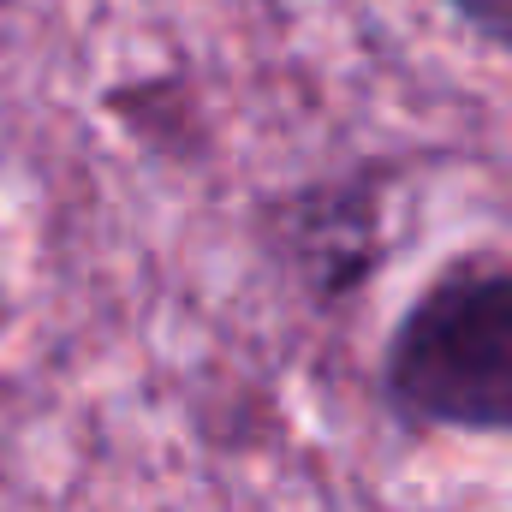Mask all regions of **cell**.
<instances>
[{"label": "cell", "instance_id": "obj_2", "mask_svg": "<svg viewBox=\"0 0 512 512\" xmlns=\"http://www.w3.org/2000/svg\"><path fill=\"white\" fill-rule=\"evenodd\" d=\"M382 209L387 167H370V173H334V179H310L286 197H268L256 209V227H262L268 256L304 286V298L340 304V298L364 292L370 274L382 268Z\"/></svg>", "mask_w": 512, "mask_h": 512}, {"label": "cell", "instance_id": "obj_1", "mask_svg": "<svg viewBox=\"0 0 512 512\" xmlns=\"http://www.w3.org/2000/svg\"><path fill=\"white\" fill-rule=\"evenodd\" d=\"M405 429L512 441V251H459L393 316L376 364Z\"/></svg>", "mask_w": 512, "mask_h": 512}, {"label": "cell", "instance_id": "obj_4", "mask_svg": "<svg viewBox=\"0 0 512 512\" xmlns=\"http://www.w3.org/2000/svg\"><path fill=\"white\" fill-rule=\"evenodd\" d=\"M6 316H12V298H6V286H0V322H6Z\"/></svg>", "mask_w": 512, "mask_h": 512}, {"label": "cell", "instance_id": "obj_3", "mask_svg": "<svg viewBox=\"0 0 512 512\" xmlns=\"http://www.w3.org/2000/svg\"><path fill=\"white\" fill-rule=\"evenodd\" d=\"M471 36H483L495 54H507L512 60V0H441Z\"/></svg>", "mask_w": 512, "mask_h": 512}]
</instances>
